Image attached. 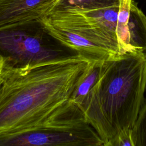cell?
<instances>
[{
	"label": "cell",
	"mask_w": 146,
	"mask_h": 146,
	"mask_svg": "<svg viewBox=\"0 0 146 146\" xmlns=\"http://www.w3.org/2000/svg\"><path fill=\"white\" fill-rule=\"evenodd\" d=\"M89 61L73 54L0 74V140L35 131L77 106L70 101Z\"/></svg>",
	"instance_id": "cell-1"
},
{
	"label": "cell",
	"mask_w": 146,
	"mask_h": 146,
	"mask_svg": "<svg viewBox=\"0 0 146 146\" xmlns=\"http://www.w3.org/2000/svg\"><path fill=\"white\" fill-rule=\"evenodd\" d=\"M145 88L146 54L127 51L103 62L100 78L80 110L104 146L132 129Z\"/></svg>",
	"instance_id": "cell-2"
},
{
	"label": "cell",
	"mask_w": 146,
	"mask_h": 146,
	"mask_svg": "<svg viewBox=\"0 0 146 146\" xmlns=\"http://www.w3.org/2000/svg\"><path fill=\"white\" fill-rule=\"evenodd\" d=\"M39 21L51 37L89 62L106 60L125 52L107 31L82 12L53 9Z\"/></svg>",
	"instance_id": "cell-3"
},
{
	"label": "cell",
	"mask_w": 146,
	"mask_h": 146,
	"mask_svg": "<svg viewBox=\"0 0 146 146\" xmlns=\"http://www.w3.org/2000/svg\"><path fill=\"white\" fill-rule=\"evenodd\" d=\"M51 37L39 21L0 29V54L5 64L15 67L34 64L72 55Z\"/></svg>",
	"instance_id": "cell-4"
},
{
	"label": "cell",
	"mask_w": 146,
	"mask_h": 146,
	"mask_svg": "<svg viewBox=\"0 0 146 146\" xmlns=\"http://www.w3.org/2000/svg\"><path fill=\"white\" fill-rule=\"evenodd\" d=\"M104 146L86 120L65 119L40 129L0 140V146Z\"/></svg>",
	"instance_id": "cell-5"
},
{
	"label": "cell",
	"mask_w": 146,
	"mask_h": 146,
	"mask_svg": "<svg viewBox=\"0 0 146 146\" xmlns=\"http://www.w3.org/2000/svg\"><path fill=\"white\" fill-rule=\"evenodd\" d=\"M116 32L124 51L146 54V15L135 0H119Z\"/></svg>",
	"instance_id": "cell-6"
},
{
	"label": "cell",
	"mask_w": 146,
	"mask_h": 146,
	"mask_svg": "<svg viewBox=\"0 0 146 146\" xmlns=\"http://www.w3.org/2000/svg\"><path fill=\"white\" fill-rule=\"evenodd\" d=\"M59 0H0V29L39 21L49 14Z\"/></svg>",
	"instance_id": "cell-7"
},
{
	"label": "cell",
	"mask_w": 146,
	"mask_h": 146,
	"mask_svg": "<svg viewBox=\"0 0 146 146\" xmlns=\"http://www.w3.org/2000/svg\"><path fill=\"white\" fill-rule=\"evenodd\" d=\"M104 60L89 62L79 76L70 101L81 108L87 95L98 82Z\"/></svg>",
	"instance_id": "cell-8"
},
{
	"label": "cell",
	"mask_w": 146,
	"mask_h": 146,
	"mask_svg": "<svg viewBox=\"0 0 146 146\" xmlns=\"http://www.w3.org/2000/svg\"><path fill=\"white\" fill-rule=\"evenodd\" d=\"M119 10V5L82 13L92 19L119 42L116 32Z\"/></svg>",
	"instance_id": "cell-9"
},
{
	"label": "cell",
	"mask_w": 146,
	"mask_h": 146,
	"mask_svg": "<svg viewBox=\"0 0 146 146\" xmlns=\"http://www.w3.org/2000/svg\"><path fill=\"white\" fill-rule=\"evenodd\" d=\"M119 5V0H59L54 9L86 12Z\"/></svg>",
	"instance_id": "cell-10"
},
{
	"label": "cell",
	"mask_w": 146,
	"mask_h": 146,
	"mask_svg": "<svg viewBox=\"0 0 146 146\" xmlns=\"http://www.w3.org/2000/svg\"><path fill=\"white\" fill-rule=\"evenodd\" d=\"M132 137L134 146H146V99L132 129Z\"/></svg>",
	"instance_id": "cell-11"
},
{
	"label": "cell",
	"mask_w": 146,
	"mask_h": 146,
	"mask_svg": "<svg viewBox=\"0 0 146 146\" xmlns=\"http://www.w3.org/2000/svg\"><path fill=\"white\" fill-rule=\"evenodd\" d=\"M108 146H134L132 137V129L121 133Z\"/></svg>",
	"instance_id": "cell-12"
},
{
	"label": "cell",
	"mask_w": 146,
	"mask_h": 146,
	"mask_svg": "<svg viewBox=\"0 0 146 146\" xmlns=\"http://www.w3.org/2000/svg\"><path fill=\"white\" fill-rule=\"evenodd\" d=\"M5 64V59L4 57L0 54V74L3 71Z\"/></svg>",
	"instance_id": "cell-13"
}]
</instances>
